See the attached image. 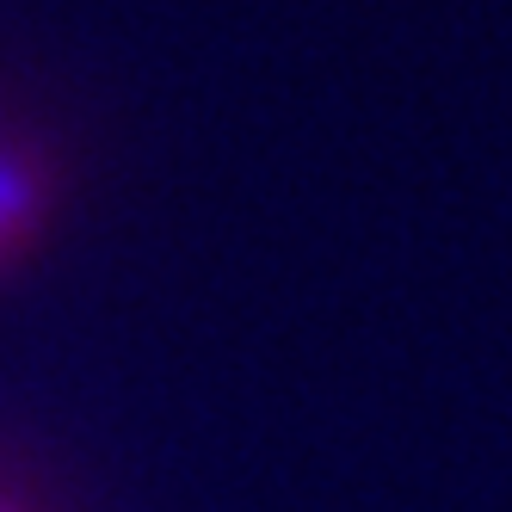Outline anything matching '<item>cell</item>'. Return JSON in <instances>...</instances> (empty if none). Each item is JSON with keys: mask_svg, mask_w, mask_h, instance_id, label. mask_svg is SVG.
<instances>
[{"mask_svg": "<svg viewBox=\"0 0 512 512\" xmlns=\"http://www.w3.org/2000/svg\"><path fill=\"white\" fill-rule=\"evenodd\" d=\"M75 204V155L56 124L0 105V284L19 278Z\"/></svg>", "mask_w": 512, "mask_h": 512, "instance_id": "cell-1", "label": "cell"}, {"mask_svg": "<svg viewBox=\"0 0 512 512\" xmlns=\"http://www.w3.org/2000/svg\"><path fill=\"white\" fill-rule=\"evenodd\" d=\"M0 512H44V500L31 494L13 469H0Z\"/></svg>", "mask_w": 512, "mask_h": 512, "instance_id": "cell-2", "label": "cell"}]
</instances>
